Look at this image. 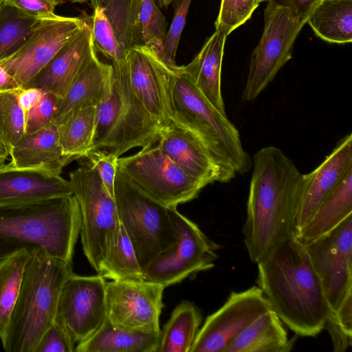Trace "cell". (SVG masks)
<instances>
[{"label":"cell","mask_w":352,"mask_h":352,"mask_svg":"<svg viewBox=\"0 0 352 352\" xmlns=\"http://www.w3.org/2000/svg\"><path fill=\"white\" fill-rule=\"evenodd\" d=\"M252 162L242 232L250 259L257 263L279 243L295 236L303 177L293 161L274 146L258 150Z\"/></svg>","instance_id":"cell-1"},{"label":"cell","mask_w":352,"mask_h":352,"mask_svg":"<svg viewBox=\"0 0 352 352\" xmlns=\"http://www.w3.org/2000/svg\"><path fill=\"white\" fill-rule=\"evenodd\" d=\"M256 264V283L283 323L298 336L318 335L331 310L305 245L292 236Z\"/></svg>","instance_id":"cell-2"},{"label":"cell","mask_w":352,"mask_h":352,"mask_svg":"<svg viewBox=\"0 0 352 352\" xmlns=\"http://www.w3.org/2000/svg\"><path fill=\"white\" fill-rule=\"evenodd\" d=\"M80 228V206L74 195L0 205V259L26 250L72 263Z\"/></svg>","instance_id":"cell-3"},{"label":"cell","mask_w":352,"mask_h":352,"mask_svg":"<svg viewBox=\"0 0 352 352\" xmlns=\"http://www.w3.org/2000/svg\"><path fill=\"white\" fill-rule=\"evenodd\" d=\"M171 121L192 133L221 169L226 182L250 170L252 162L239 133L227 115L217 110L192 81L178 70L169 73Z\"/></svg>","instance_id":"cell-4"},{"label":"cell","mask_w":352,"mask_h":352,"mask_svg":"<svg viewBox=\"0 0 352 352\" xmlns=\"http://www.w3.org/2000/svg\"><path fill=\"white\" fill-rule=\"evenodd\" d=\"M72 263L43 252L30 254L6 333V352H36L41 338L55 321L63 285Z\"/></svg>","instance_id":"cell-5"},{"label":"cell","mask_w":352,"mask_h":352,"mask_svg":"<svg viewBox=\"0 0 352 352\" xmlns=\"http://www.w3.org/2000/svg\"><path fill=\"white\" fill-rule=\"evenodd\" d=\"M112 67L111 91L98 106L89 151L100 150L120 157L133 148L157 142L162 128L151 117L134 93L126 63Z\"/></svg>","instance_id":"cell-6"},{"label":"cell","mask_w":352,"mask_h":352,"mask_svg":"<svg viewBox=\"0 0 352 352\" xmlns=\"http://www.w3.org/2000/svg\"><path fill=\"white\" fill-rule=\"evenodd\" d=\"M114 200L120 223L144 272L151 261L177 241L170 208L148 195L118 170Z\"/></svg>","instance_id":"cell-7"},{"label":"cell","mask_w":352,"mask_h":352,"mask_svg":"<svg viewBox=\"0 0 352 352\" xmlns=\"http://www.w3.org/2000/svg\"><path fill=\"white\" fill-rule=\"evenodd\" d=\"M69 181L80 206L83 252L98 273L120 231L116 202L89 164L70 173Z\"/></svg>","instance_id":"cell-8"},{"label":"cell","mask_w":352,"mask_h":352,"mask_svg":"<svg viewBox=\"0 0 352 352\" xmlns=\"http://www.w3.org/2000/svg\"><path fill=\"white\" fill-rule=\"evenodd\" d=\"M261 39L254 50L241 100L254 101L292 58L294 42L307 20L290 8L267 1Z\"/></svg>","instance_id":"cell-9"},{"label":"cell","mask_w":352,"mask_h":352,"mask_svg":"<svg viewBox=\"0 0 352 352\" xmlns=\"http://www.w3.org/2000/svg\"><path fill=\"white\" fill-rule=\"evenodd\" d=\"M117 170L168 208L192 201L205 187L173 162L157 142L133 155L118 157Z\"/></svg>","instance_id":"cell-10"},{"label":"cell","mask_w":352,"mask_h":352,"mask_svg":"<svg viewBox=\"0 0 352 352\" xmlns=\"http://www.w3.org/2000/svg\"><path fill=\"white\" fill-rule=\"evenodd\" d=\"M170 213L177 231V241L151 261L144 272V280L165 287L214 267L217 251L220 248L177 208H170Z\"/></svg>","instance_id":"cell-11"},{"label":"cell","mask_w":352,"mask_h":352,"mask_svg":"<svg viewBox=\"0 0 352 352\" xmlns=\"http://www.w3.org/2000/svg\"><path fill=\"white\" fill-rule=\"evenodd\" d=\"M304 245L330 310L334 311L352 294V214Z\"/></svg>","instance_id":"cell-12"},{"label":"cell","mask_w":352,"mask_h":352,"mask_svg":"<svg viewBox=\"0 0 352 352\" xmlns=\"http://www.w3.org/2000/svg\"><path fill=\"white\" fill-rule=\"evenodd\" d=\"M107 281L101 275L70 274L60 294L55 321L76 344L91 336L107 317Z\"/></svg>","instance_id":"cell-13"},{"label":"cell","mask_w":352,"mask_h":352,"mask_svg":"<svg viewBox=\"0 0 352 352\" xmlns=\"http://www.w3.org/2000/svg\"><path fill=\"white\" fill-rule=\"evenodd\" d=\"M272 309L258 286L232 292L200 327L190 352H225L252 322Z\"/></svg>","instance_id":"cell-14"},{"label":"cell","mask_w":352,"mask_h":352,"mask_svg":"<svg viewBox=\"0 0 352 352\" xmlns=\"http://www.w3.org/2000/svg\"><path fill=\"white\" fill-rule=\"evenodd\" d=\"M164 289L162 284L146 280L107 281V318L126 330L160 331Z\"/></svg>","instance_id":"cell-15"},{"label":"cell","mask_w":352,"mask_h":352,"mask_svg":"<svg viewBox=\"0 0 352 352\" xmlns=\"http://www.w3.org/2000/svg\"><path fill=\"white\" fill-rule=\"evenodd\" d=\"M83 17L57 15L43 19L30 40L15 54L0 61L1 67L25 88L82 28Z\"/></svg>","instance_id":"cell-16"},{"label":"cell","mask_w":352,"mask_h":352,"mask_svg":"<svg viewBox=\"0 0 352 352\" xmlns=\"http://www.w3.org/2000/svg\"><path fill=\"white\" fill-rule=\"evenodd\" d=\"M126 63L131 86L141 104L162 128L169 124L172 121L168 78L173 70L145 45L131 49Z\"/></svg>","instance_id":"cell-17"},{"label":"cell","mask_w":352,"mask_h":352,"mask_svg":"<svg viewBox=\"0 0 352 352\" xmlns=\"http://www.w3.org/2000/svg\"><path fill=\"white\" fill-rule=\"evenodd\" d=\"M352 170V134L344 136L313 171L302 175L301 199L296 220V233L324 199Z\"/></svg>","instance_id":"cell-18"},{"label":"cell","mask_w":352,"mask_h":352,"mask_svg":"<svg viewBox=\"0 0 352 352\" xmlns=\"http://www.w3.org/2000/svg\"><path fill=\"white\" fill-rule=\"evenodd\" d=\"M96 52L91 28L85 21L83 26L75 36L61 48L25 88H39L60 98L79 74L89 64Z\"/></svg>","instance_id":"cell-19"},{"label":"cell","mask_w":352,"mask_h":352,"mask_svg":"<svg viewBox=\"0 0 352 352\" xmlns=\"http://www.w3.org/2000/svg\"><path fill=\"white\" fill-rule=\"evenodd\" d=\"M73 195L69 181L45 170L0 166V205L28 204Z\"/></svg>","instance_id":"cell-20"},{"label":"cell","mask_w":352,"mask_h":352,"mask_svg":"<svg viewBox=\"0 0 352 352\" xmlns=\"http://www.w3.org/2000/svg\"><path fill=\"white\" fill-rule=\"evenodd\" d=\"M157 143L173 162L204 186L215 182L227 183L204 146L182 126L170 122L161 129Z\"/></svg>","instance_id":"cell-21"},{"label":"cell","mask_w":352,"mask_h":352,"mask_svg":"<svg viewBox=\"0 0 352 352\" xmlns=\"http://www.w3.org/2000/svg\"><path fill=\"white\" fill-rule=\"evenodd\" d=\"M228 32L222 28L215 32L188 65L177 66L205 98L219 112L226 115L221 94V73L224 45Z\"/></svg>","instance_id":"cell-22"},{"label":"cell","mask_w":352,"mask_h":352,"mask_svg":"<svg viewBox=\"0 0 352 352\" xmlns=\"http://www.w3.org/2000/svg\"><path fill=\"white\" fill-rule=\"evenodd\" d=\"M113 82L112 65L102 62L97 54L59 98L54 123L58 124L78 109L98 106L110 95Z\"/></svg>","instance_id":"cell-23"},{"label":"cell","mask_w":352,"mask_h":352,"mask_svg":"<svg viewBox=\"0 0 352 352\" xmlns=\"http://www.w3.org/2000/svg\"><path fill=\"white\" fill-rule=\"evenodd\" d=\"M10 163L16 167L45 170L59 175L63 167L77 160L63 153L54 123L24 136L10 151Z\"/></svg>","instance_id":"cell-24"},{"label":"cell","mask_w":352,"mask_h":352,"mask_svg":"<svg viewBox=\"0 0 352 352\" xmlns=\"http://www.w3.org/2000/svg\"><path fill=\"white\" fill-rule=\"evenodd\" d=\"M296 337L289 339L275 311L270 309L252 322L225 352H289Z\"/></svg>","instance_id":"cell-25"},{"label":"cell","mask_w":352,"mask_h":352,"mask_svg":"<svg viewBox=\"0 0 352 352\" xmlns=\"http://www.w3.org/2000/svg\"><path fill=\"white\" fill-rule=\"evenodd\" d=\"M352 214V170L324 199L295 237L307 243L337 227Z\"/></svg>","instance_id":"cell-26"},{"label":"cell","mask_w":352,"mask_h":352,"mask_svg":"<svg viewBox=\"0 0 352 352\" xmlns=\"http://www.w3.org/2000/svg\"><path fill=\"white\" fill-rule=\"evenodd\" d=\"M160 331L144 333L124 329L112 324L106 317L91 336L77 344L74 351L157 352Z\"/></svg>","instance_id":"cell-27"},{"label":"cell","mask_w":352,"mask_h":352,"mask_svg":"<svg viewBox=\"0 0 352 352\" xmlns=\"http://www.w3.org/2000/svg\"><path fill=\"white\" fill-rule=\"evenodd\" d=\"M306 23L325 41L351 43L352 0H321L309 13Z\"/></svg>","instance_id":"cell-28"},{"label":"cell","mask_w":352,"mask_h":352,"mask_svg":"<svg viewBox=\"0 0 352 352\" xmlns=\"http://www.w3.org/2000/svg\"><path fill=\"white\" fill-rule=\"evenodd\" d=\"M91 6H100L112 28L116 39L127 56L133 47L142 45L140 22L141 0H90Z\"/></svg>","instance_id":"cell-29"},{"label":"cell","mask_w":352,"mask_h":352,"mask_svg":"<svg viewBox=\"0 0 352 352\" xmlns=\"http://www.w3.org/2000/svg\"><path fill=\"white\" fill-rule=\"evenodd\" d=\"M201 322L199 309L190 302L182 301L160 331L157 352H190Z\"/></svg>","instance_id":"cell-30"},{"label":"cell","mask_w":352,"mask_h":352,"mask_svg":"<svg viewBox=\"0 0 352 352\" xmlns=\"http://www.w3.org/2000/svg\"><path fill=\"white\" fill-rule=\"evenodd\" d=\"M97 106L74 111L57 124L58 140L66 155L83 157L89 151L95 131Z\"/></svg>","instance_id":"cell-31"},{"label":"cell","mask_w":352,"mask_h":352,"mask_svg":"<svg viewBox=\"0 0 352 352\" xmlns=\"http://www.w3.org/2000/svg\"><path fill=\"white\" fill-rule=\"evenodd\" d=\"M41 21L5 1L0 7V61L19 51Z\"/></svg>","instance_id":"cell-32"},{"label":"cell","mask_w":352,"mask_h":352,"mask_svg":"<svg viewBox=\"0 0 352 352\" xmlns=\"http://www.w3.org/2000/svg\"><path fill=\"white\" fill-rule=\"evenodd\" d=\"M30 254L21 250L0 259V340L3 339Z\"/></svg>","instance_id":"cell-33"},{"label":"cell","mask_w":352,"mask_h":352,"mask_svg":"<svg viewBox=\"0 0 352 352\" xmlns=\"http://www.w3.org/2000/svg\"><path fill=\"white\" fill-rule=\"evenodd\" d=\"M105 279L121 281H140L144 271L133 245L120 225L117 239L110 246L98 273Z\"/></svg>","instance_id":"cell-34"},{"label":"cell","mask_w":352,"mask_h":352,"mask_svg":"<svg viewBox=\"0 0 352 352\" xmlns=\"http://www.w3.org/2000/svg\"><path fill=\"white\" fill-rule=\"evenodd\" d=\"M20 89L0 91V140L9 154L25 135V114L19 102Z\"/></svg>","instance_id":"cell-35"},{"label":"cell","mask_w":352,"mask_h":352,"mask_svg":"<svg viewBox=\"0 0 352 352\" xmlns=\"http://www.w3.org/2000/svg\"><path fill=\"white\" fill-rule=\"evenodd\" d=\"M139 18L142 28V45L153 48L168 66L164 50L167 22L155 0H141Z\"/></svg>","instance_id":"cell-36"},{"label":"cell","mask_w":352,"mask_h":352,"mask_svg":"<svg viewBox=\"0 0 352 352\" xmlns=\"http://www.w3.org/2000/svg\"><path fill=\"white\" fill-rule=\"evenodd\" d=\"M91 15L83 18L91 28L96 52L101 53L111 61V65L122 66L126 63V56L121 50L112 28L100 6H93Z\"/></svg>","instance_id":"cell-37"},{"label":"cell","mask_w":352,"mask_h":352,"mask_svg":"<svg viewBox=\"0 0 352 352\" xmlns=\"http://www.w3.org/2000/svg\"><path fill=\"white\" fill-rule=\"evenodd\" d=\"M331 339L335 352H344L352 345V294L338 308L331 311L325 327Z\"/></svg>","instance_id":"cell-38"},{"label":"cell","mask_w":352,"mask_h":352,"mask_svg":"<svg viewBox=\"0 0 352 352\" xmlns=\"http://www.w3.org/2000/svg\"><path fill=\"white\" fill-rule=\"evenodd\" d=\"M259 3V0H221L215 28L230 34L251 17Z\"/></svg>","instance_id":"cell-39"},{"label":"cell","mask_w":352,"mask_h":352,"mask_svg":"<svg viewBox=\"0 0 352 352\" xmlns=\"http://www.w3.org/2000/svg\"><path fill=\"white\" fill-rule=\"evenodd\" d=\"M192 0H173L174 14L164 41L168 66L175 71V56Z\"/></svg>","instance_id":"cell-40"},{"label":"cell","mask_w":352,"mask_h":352,"mask_svg":"<svg viewBox=\"0 0 352 352\" xmlns=\"http://www.w3.org/2000/svg\"><path fill=\"white\" fill-rule=\"evenodd\" d=\"M59 97L45 91L40 101L25 113V134H29L54 123Z\"/></svg>","instance_id":"cell-41"},{"label":"cell","mask_w":352,"mask_h":352,"mask_svg":"<svg viewBox=\"0 0 352 352\" xmlns=\"http://www.w3.org/2000/svg\"><path fill=\"white\" fill-rule=\"evenodd\" d=\"M97 171L109 194L114 198V182L118 157L100 150L89 151L83 157Z\"/></svg>","instance_id":"cell-42"},{"label":"cell","mask_w":352,"mask_h":352,"mask_svg":"<svg viewBox=\"0 0 352 352\" xmlns=\"http://www.w3.org/2000/svg\"><path fill=\"white\" fill-rule=\"evenodd\" d=\"M75 343L57 322L47 329L40 340L36 352H73Z\"/></svg>","instance_id":"cell-43"},{"label":"cell","mask_w":352,"mask_h":352,"mask_svg":"<svg viewBox=\"0 0 352 352\" xmlns=\"http://www.w3.org/2000/svg\"><path fill=\"white\" fill-rule=\"evenodd\" d=\"M25 13L40 20L54 18L56 7L62 0H6Z\"/></svg>","instance_id":"cell-44"},{"label":"cell","mask_w":352,"mask_h":352,"mask_svg":"<svg viewBox=\"0 0 352 352\" xmlns=\"http://www.w3.org/2000/svg\"><path fill=\"white\" fill-rule=\"evenodd\" d=\"M270 1L288 7L298 16L306 20L309 13L314 7L316 2V0H259V3Z\"/></svg>","instance_id":"cell-45"},{"label":"cell","mask_w":352,"mask_h":352,"mask_svg":"<svg viewBox=\"0 0 352 352\" xmlns=\"http://www.w3.org/2000/svg\"><path fill=\"white\" fill-rule=\"evenodd\" d=\"M45 91L39 88H21L19 92V104L25 114L42 98Z\"/></svg>","instance_id":"cell-46"},{"label":"cell","mask_w":352,"mask_h":352,"mask_svg":"<svg viewBox=\"0 0 352 352\" xmlns=\"http://www.w3.org/2000/svg\"><path fill=\"white\" fill-rule=\"evenodd\" d=\"M20 88L15 80L0 65V91Z\"/></svg>","instance_id":"cell-47"},{"label":"cell","mask_w":352,"mask_h":352,"mask_svg":"<svg viewBox=\"0 0 352 352\" xmlns=\"http://www.w3.org/2000/svg\"><path fill=\"white\" fill-rule=\"evenodd\" d=\"M8 155H10L8 150L0 140V166L4 164V162L6 160Z\"/></svg>","instance_id":"cell-48"},{"label":"cell","mask_w":352,"mask_h":352,"mask_svg":"<svg viewBox=\"0 0 352 352\" xmlns=\"http://www.w3.org/2000/svg\"><path fill=\"white\" fill-rule=\"evenodd\" d=\"M173 0H155L156 3L161 8H167Z\"/></svg>","instance_id":"cell-49"},{"label":"cell","mask_w":352,"mask_h":352,"mask_svg":"<svg viewBox=\"0 0 352 352\" xmlns=\"http://www.w3.org/2000/svg\"><path fill=\"white\" fill-rule=\"evenodd\" d=\"M63 1H70L72 3H85V2H87L89 0H62Z\"/></svg>","instance_id":"cell-50"},{"label":"cell","mask_w":352,"mask_h":352,"mask_svg":"<svg viewBox=\"0 0 352 352\" xmlns=\"http://www.w3.org/2000/svg\"><path fill=\"white\" fill-rule=\"evenodd\" d=\"M6 0H0V7L1 6L2 3L5 1Z\"/></svg>","instance_id":"cell-51"},{"label":"cell","mask_w":352,"mask_h":352,"mask_svg":"<svg viewBox=\"0 0 352 352\" xmlns=\"http://www.w3.org/2000/svg\"><path fill=\"white\" fill-rule=\"evenodd\" d=\"M321 1V0H316V2L315 6H316V5L319 1Z\"/></svg>","instance_id":"cell-52"}]
</instances>
